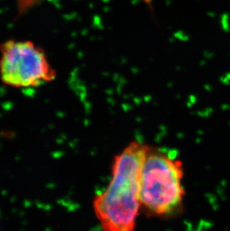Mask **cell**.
<instances>
[{
  "label": "cell",
  "instance_id": "1",
  "mask_svg": "<svg viewBox=\"0 0 230 231\" xmlns=\"http://www.w3.org/2000/svg\"><path fill=\"white\" fill-rule=\"evenodd\" d=\"M150 147L132 141L115 156L111 179L105 189L94 199L93 207L106 231H131L141 207L140 172Z\"/></svg>",
  "mask_w": 230,
  "mask_h": 231
},
{
  "label": "cell",
  "instance_id": "2",
  "mask_svg": "<svg viewBox=\"0 0 230 231\" xmlns=\"http://www.w3.org/2000/svg\"><path fill=\"white\" fill-rule=\"evenodd\" d=\"M181 160L150 147L140 172L141 207L152 216L165 217L178 213L185 194Z\"/></svg>",
  "mask_w": 230,
  "mask_h": 231
},
{
  "label": "cell",
  "instance_id": "3",
  "mask_svg": "<svg viewBox=\"0 0 230 231\" xmlns=\"http://www.w3.org/2000/svg\"><path fill=\"white\" fill-rule=\"evenodd\" d=\"M0 78L10 87H39L56 79L45 51L32 41L8 40L0 45Z\"/></svg>",
  "mask_w": 230,
  "mask_h": 231
}]
</instances>
